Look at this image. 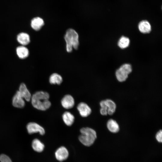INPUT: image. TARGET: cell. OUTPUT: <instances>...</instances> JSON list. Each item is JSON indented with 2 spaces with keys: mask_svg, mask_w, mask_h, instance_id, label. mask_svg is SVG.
<instances>
[{
  "mask_svg": "<svg viewBox=\"0 0 162 162\" xmlns=\"http://www.w3.org/2000/svg\"><path fill=\"white\" fill-rule=\"evenodd\" d=\"M50 96L46 92L38 91L34 94L31 97V103L33 106L41 110H45L51 105L49 100Z\"/></svg>",
  "mask_w": 162,
  "mask_h": 162,
  "instance_id": "obj_1",
  "label": "cell"
},
{
  "mask_svg": "<svg viewBox=\"0 0 162 162\" xmlns=\"http://www.w3.org/2000/svg\"><path fill=\"white\" fill-rule=\"evenodd\" d=\"M80 132L79 139L82 144L89 146L93 144L97 137L95 130L90 128L85 127L81 129Z\"/></svg>",
  "mask_w": 162,
  "mask_h": 162,
  "instance_id": "obj_2",
  "label": "cell"
},
{
  "mask_svg": "<svg viewBox=\"0 0 162 162\" xmlns=\"http://www.w3.org/2000/svg\"><path fill=\"white\" fill-rule=\"evenodd\" d=\"M66 42V50L70 52L73 48L77 49L79 45V36L77 32L74 29L70 28L68 29L64 37Z\"/></svg>",
  "mask_w": 162,
  "mask_h": 162,
  "instance_id": "obj_3",
  "label": "cell"
},
{
  "mask_svg": "<svg viewBox=\"0 0 162 162\" xmlns=\"http://www.w3.org/2000/svg\"><path fill=\"white\" fill-rule=\"evenodd\" d=\"M132 71V67L130 64H125L122 65L116 72L117 80L121 82L125 81Z\"/></svg>",
  "mask_w": 162,
  "mask_h": 162,
  "instance_id": "obj_4",
  "label": "cell"
},
{
  "mask_svg": "<svg viewBox=\"0 0 162 162\" xmlns=\"http://www.w3.org/2000/svg\"><path fill=\"white\" fill-rule=\"evenodd\" d=\"M26 128L28 133L30 134L39 133L40 135H43L45 133L44 129L35 122H31L28 123L27 125Z\"/></svg>",
  "mask_w": 162,
  "mask_h": 162,
  "instance_id": "obj_5",
  "label": "cell"
},
{
  "mask_svg": "<svg viewBox=\"0 0 162 162\" xmlns=\"http://www.w3.org/2000/svg\"><path fill=\"white\" fill-rule=\"evenodd\" d=\"M68 151L64 146L59 147L55 152V156L56 159L60 161H62L66 160L68 157Z\"/></svg>",
  "mask_w": 162,
  "mask_h": 162,
  "instance_id": "obj_6",
  "label": "cell"
},
{
  "mask_svg": "<svg viewBox=\"0 0 162 162\" xmlns=\"http://www.w3.org/2000/svg\"><path fill=\"white\" fill-rule=\"evenodd\" d=\"M77 109L82 117H87L91 113L92 110L90 107L86 103L81 102L78 105Z\"/></svg>",
  "mask_w": 162,
  "mask_h": 162,
  "instance_id": "obj_7",
  "label": "cell"
},
{
  "mask_svg": "<svg viewBox=\"0 0 162 162\" xmlns=\"http://www.w3.org/2000/svg\"><path fill=\"white\" fill-rule=\"evenodd\" d=\"M12 104L14 107L18 108H22L25 106L24 98L18 91L16 92L13 98Z\"/></svg>",
  "mask_w": 162,
  "mask_h": 162,
  "instance_id": "obj_8",
  "label": "cell"
},
{
  "mask_svg": "<svg viewBox=\"0 0 162 162\" xmlns=\"http://www.w3.org/2000/svg\"><path fill=\"white\" fill-rule=\"evenodd\" d=\"M61 102L62 106L67 109L72 108L75 104L74 98L69 94L65 95L62 99Z\"/></svg>",
  "mask_w": 162,
  "mask_h": 162,
  "instance_id": "obj_9",
  "label": "cell"
},
{
  "mask_svg": "<svg viewBox=\"0 0 162 162\" xmlns=\"http://www.w3.org/2000/svg\"><path fill=\"white\" fill-rule=\"evenodd\" d=\"M138 28L139 31L143 34L149 33L152 29L150 23L146 20H142L139 22Z\"/></svg>",
  "mask_w": 162,
  "mask_h": 162,
  "instance_id": "obj_10",
  "label": "cell"
},
{
  "mask_svg": "<svg viewBox=\"0 0 162 162\" xmlns=\"http://www.w3.org/2000/svg\"><path fill=\"white\" fill-rule=\"evenodd\" d=\"M18 91L23 98L27 101H29L31 100V94L24 83H22L20 85Z\"/></svg>",
  "mask_w": 162,
  "mask_h": 162,
  "instance_id": "obj_11",
  "label": "cell"
},
{
  "mask_svg": "<svg viewBox=\"0 0 162 162\" xmlns=\"http://www.w3.org/2000/svg\"><path fill=\"white\" fill-rule=\"evenodd\" d=\"M44 25V21L40 17H35L31 21V26L35 31L40 30Z\"/></svg>",
  "mask_w": 162,
  "mask_h": 162,
  "instance_id": "obj_12",
  "label": "cell"
},
{
  "mask_svg": "<svg viewBox=\"0 0 162 162\" xmlns=\"http://www.w3.org/2000/svg\"><path fill=\"white\" fill-rule=\"evenodd\" d=\"M17 40L22 45L24 46L28 44L30 41L29 35L24 32L19 33L17 36Z\"/></svg>",
  "mask_w": 162,
  "mask_h": 162,
  "instance_id": "obj_13",
  "label": "cell"
},
{
  "mask_svg": "<svg viewBox=\"0 0 162 162\" xmlns=\"http://www.w3.org/2000/svg\"><path fill=\"white\" fill-rule=\"evenodd\" d=\"M106 126L109 130L112 133H117L119 130L118 124L115 120L113 119H109L107 121Z\"/></svg>",
  "mask_w": 162,
  "mask_h": 162,
  "instance_id": "obj_14",
  "label": "cell"
},
{
  "mask_svg": "<svg viewBox=\"0 0 162 162\" xmlns=\"http://www.w3.org/2000/svg\"><path fill=\"white\" fill-rule=\"evenodd\" d=\"M16 52L18 57L21 59H24L29 55L28 49L24 46L22 45L17 47Z\"/></svg>",
  "mask_w": 162,
  "mask_h": 162,
  "instance_id": "obj_15",
  "label": "cell"
},
{
  "mask_svg": "<svg viewBox=\"0 0 162 162\" xmlns=\"http://www.w3.org/2000/svg\"><path fill=\"white\" fill-rule=\"evenodd\" d=\"M62 118L64 122L68 126L71 125L74 122V117L69 112H64L62 115Z\"/></svg>",
  "mask_w": 162,
  "mask_h": 162,
  "instance_id": "obj_16",
  "label": "cell"
},
{
  "mask_svg": "<svg viewBox=\"0 0 162 162\" xmlns=\"http://www.w3.org/2000/svg\"><path fill=\"white\" fill-rule=\"evenodd\" d=\"M107 109V114L112 115L115 112L116 106V103L111 100L107 99L105 100Z\"/></svg>",
  "mask_w": 162,
  "mask_h": 162,
  "instance_id": "obj_17",
  "label": "cell"
},
{
  "mask_svg": "<svg viewBox=\"0 0 162 162\" xmlns=\"http://www.w3.org/2000/svg\"><path fill=\"white\" fill-rule=\"evenodd\" d=\"M32 147L35 151L40 152L44 150V145L39 140L35 139H34L32 142Z\"/></svg>",
  "mask_w": 162,
  "mask_h": 162,
  "instance_id": "obj_18",
  "label": "cell"
},
{
  "mask_svg": "<svg viewBox=\"0 0 162 162\" xmlns=\"http://www.w3.org/2000/svg\"><path fill=\"white\" fill-rule=\"evenodd\" d=\"M50 84L59 85L62 82V78L61 75L57 73H53L51 75L49 78Z\"/></svg>",
  "mask_w": 162,
  "mask_h": 162,
  "instance_id": "obj_19",
  "label": "cell"
},
{
  "mask_svg": "<svg viewBox=\"0 0 162 162\" xmlns=\"http://www.w3.org/2000/svg\"><path fill=\"white\" fill-rule=\"evenodd\" d=\"M130 42V40L128 38L122 36L119 39L118 42V45L121 49H124L129 46Z\"/></svg>",
  "mask_w": 162,
  "mask_h": 162,
  "instance_id": "obj_20",
  "label": "cell"
},
{
  "mask_svg": "<svg viewBox=\"0 0 162 162\" xmlns=\"http://www.w3.org/2000/svg\"><path fill=\"white\" fill-rule=\"evenodd\" d=\"M100 105V112L101 114L103 116H106L107 115V109L105 100L101 101Z\"/></svg>",
  "mask_w": 162,
  "mask_h": 162,
  "instance_id": "obj_21",
  "label": "cell"
},
{
  "mask_svg": "<svg viewBox=\"0 0 162 162\" xmlns=\"http://www.w3.org/2000/svg\"><path fill=\"white\" fill-rule=\"evenodd\" d=\"M1 162H12L10 158L6 154H2L0 155Z\"/></svg>",
  "mask_w": 162,
  "mask_h": 162,
  "instance_id": "obj_22",
  "label": "cell"
},
{
  "mask_svg": "<svg viewBox=\"0 0 162 162\" xmlns=\"http://www.w3.org/2000/svg\"><path fill=\"white\" fill-rule=\"evenodd\" d=\"M155 138L159 142H162V131L160 130L156 134Z\"/></svg>",
  "mask_w": 162,
  "mask_h": 162,
  "instance_id": "obj_23",
  "label": "cell"
}]
</instances>
